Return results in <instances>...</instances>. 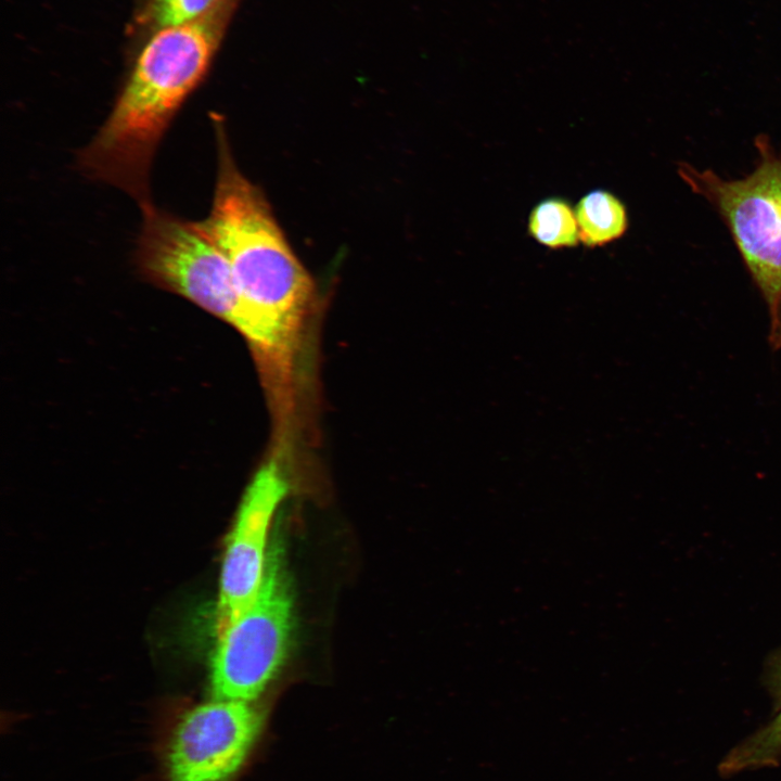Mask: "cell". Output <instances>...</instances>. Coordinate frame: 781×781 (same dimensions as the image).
I'll return each mask as SVG.
<instances>
[{
    "instance_id": "obj_4",
    "label": "cell",
    "mask_w": 781,
    "mask_h": 781,
    "mask_svg": "<svg viewBox=\"0 0 781 781\" xmlns=\"http://www.w3.org/2000/svg\"><path fill=\"white\" fill-rule=\"evenodd\" d=\"M293 625V590L284 547L276 534L254 601L218 633L212 661V697L256 702L284 662Z\"/></svg>"
},
{
    "instance_id": "obj_2",
    "label": "cell",
    "mask_w": 781,
    "mask_h": 781,
    "mask_svg": "<svg viewBox=\"0 0 781 781\" xmlns=\"http://www.w3.org/2000/svg\"><path fill=\"white\" fill-rule=\"evenodd\" d=\"M241 0H216L197 17L150 35L92 140L78 153L88 178L152 203L156 150L187 99L212 65Z\"/></svg>"
},
{
    "instance_id": "obj_8",
    "label": "cell",
    "mask_w": 781,
    "mask_h": 781,
    "mask_svg": "<svg viewBox=\"0 0 781 781\" xmlns=\"http://www.w3.org/2000/svg\"><path fill=\"white\" fill-rule=\"evenodd\" d=\"M768 679L779 710L768 724L742 740L720 760L718 770L724 777L774 767L781 761V653L771 661Z\"/></svg>"
},
{
    "instance_id": "obj_1",
    "label": "cell",
    "mask_w": 781,
    "mask_h": 781,
    "mask_svg": "<svg viewBox=\"0 0 781 781\" xmlns=\"http://www.w3.org/2000/svg\"><path fill=\"white\" fill-rule=\"evenodd\" d=\"M218 169L210 212L196 221L231 266L239 308L233 327L256 362L271 371L299 358L315 302V284L293 253L263 192L238 168L225 124L212 115Z\"/></svg>"
},
{
    "instance_id": "obj_7",
    "label": "cell",
    "mask_w": 781,
    "mask_h": 781,
    "mask_svg": "<svg viewBox=\"0 0 781 781\" xmlns=\"http://www.w3.org/2000/svg\"><path fill=\"white\" fill-rule=\"evenodd\" d=\"M282 462L271 456L243 495L222 560L217 633L252 604L261 585L270 526L290 488Z\"/></svg>"
},
{
    "instance_id": "obj_11",
    "label": "cell",
    "mask_w": 781,
    "mask_h": 781,
    "mask_svg": "<svg viewBox=\"0 0 781 781\" xmlns=\"http://www.w3.org/2000/svg\"><path fill=\"white\" fill-rule=\"evenodd\" d=\"M216 0H143L137 25L148 35L191 21L208 10Z\"/></svg>"
},
{
    "instance_id": "obj_10",
    "label": "cell",
    "mask_w": 781,
    "mask_h": 781,
    "mask_svg": "<svg viewBox=\"0 0 781 781\" xmlns=\"http://www.w3.org/2000/svg\"><path fill=\"white\" fill-rule=\"evenodd\" d=\"M528 231L538 243L550 248L572 247L579 240L575 209L559 197L546 199L532 209Z\"/></svg>"
},
{
    "instance_id": "obj_9",
    "label": "cell",
    "mask_w": 781,
    "mask_h": 781,
    "mask_svg": "<svg viewBox=\"0 0 781 781\" xmlns=\"http://www.w3.org/2000/svg\"><path fill=\"white\" fill-rule=\"evenodd\" d=\"M579 240L589 247L620 238L627 230L628 216L623 202L604 190H594L579 200L575 208Z\"/></svg>"
},
{
    "instance_id": "obj_12",
    "label": "cell",
    "mask_w": 781,
    "mask_h": 781,
    "mask_svg": "<svg viewBox=\"0 0 781 781\" xmlns=\"http://www.w3.org/2000/svg\"><path fill=\"white\" fill-rule=\"evenodd\" d=\"M770 344L774 349H781V300L776 309L770 313Z\"/></svg>"
},
{
    "instance_id": "obj_6",
    "label": "cell",
    "mask_w": 781,
    "mask_h": 781,
    "mask_svg": "<svg viewBox=\"0 0 781 781\" xmlns=\"http://www.w3.org/2000/svg\"><path fill=\"white\" fill-rule=\"evenodd\" d=\"M256 702L217 700L187 710L163 752L166 781H232L265 724Z\"/></svg>"
},
{
    "instance_id": "obj_5",
    "label": "cell",
    "mask_w": 781,
    "mask_h": 781,
    "mask_svg": "<svg viewBox=\"0 0 781 781\" xmlns=\"http://www.w3.org/2000/svg\"><path fill=\"white\" fill-rule=\"evenodd\" d=\"M141 212L135 251L141 273L233 327L239 295L223 252L197 222L181 219L153 203L141 207Z\"/></svg>"
},
{
    "instance_id": "obj_3",
    "label": "cell",
    "mask_w": 781,
    "mask_h": 781,
    "mask_svg": "<svg viewBox=\"0 0 781 781\" xmlns=\"http://www.w3.org/2000/svg\"><path fill=\"white\" fill-rule=\"evenodd\" d=\"M754 143L757 163L743 178L726 179L689 163L678 164L677 172L726 223L771 313L781 300V154L764 133Z\"/></svg>"
}]
</instances>
